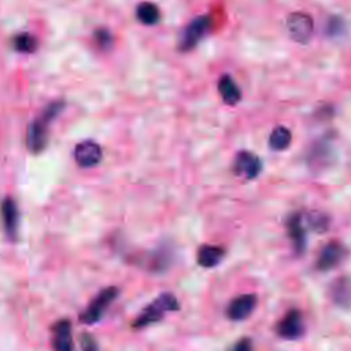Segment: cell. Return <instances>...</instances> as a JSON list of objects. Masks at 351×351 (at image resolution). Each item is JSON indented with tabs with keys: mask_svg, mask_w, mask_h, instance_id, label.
I'll return each mask as SVG.
<instances>
[{
	"mask_svg": "<svg viewBox=\"0 0 351 351\" xmlns=\"http://www.w3.org/2000/svg\"><path fill=\"white\" fill-rule=\"evenodd\" d=\"M287 232L291 239L292 247L298 255H302L306 250V243H307V236H306V229L303 225L302 215L299 213H293L288 217L287 219Z\"/></svg>",
	"mask_w": 351,
	"mask_h": 351,
	"instance_id": "9a60e30c",
	"label": "cell"
},
{
	"mask_svg": "<svg viewBox=\"0 0 351 351\" xmlns=\"http://www.w3.org/2000/svg\"><path fill=\"white\" fill-rule=\"evenodd\" d=\"M0 215L3 222V229L5 236L10 240H15L18 236V228H19V210L16 206V202L7 196L0 203Z\"/></svg>",
	"mask_w": 351,
	"mask_h": 351,
	"instance_id": "9c48e42d",
	"label": "cell"
},
{
	"mask_svg": "<svg viewBox=\"0 0 351 351\" xmlns=\"http://www.w3.org/2000/svg\"><path fill=\"white\" fill-rule=\"evenodd\" d=\"M347 254L348 250L343 243L332 240L321 248L315 261V267L319 271H329L339 266L347 258Z\"/></svg>",
	"mask_w": 351,
	"mask_h": 351,
	"instance_id": "8992f818",
	"label": "cell"
},
{
	"mask_svg": "<svg viewBox=\"0 0 351 351\" xmlns=\"http://www.w3.org/2000/svg\"><path fill=\"white\" fill-rule=\"evenodd\" d=\"M12 45L18 52L32 53L37 47V41H36L34 36H32L29 33H19L18 36L14 37Z\"/></svg>",
	"mask_w": 351,
	"mask_h": 351,
	"instance_id": "44dd1931",
	"label": "cell"
},
{
	"mask_svg": "<svg viewBox=\"0 0 351 351\" xmlns=\"http://www.w3.org/2000/svg\"><path fill=\"white\" fill-rule=\"evenodd\" d=\"M308 225L315 230V232H325L329 226V219L325 214L322 213H311L307 217Z\"/></svg>",
	"mask_w": 351,
	"mask_h": 351,
	"instance_id": "603a6c76",
	"label": "cell"
},
{
	"mask_svg": "<svg viewBox=\"0 0 351 351\" xmlns=\"http://www.w3.org/2000/svg\"><path fill=\"white\" fill-rule=\"evenodd\" d=\"M330 300L340 308H351V277H337L328 289Z\"/></svg>",
	"mask_w": 351,
	"mask_h": 351,
	"instance_id": "2e32d148",
	"label": "cell"
},
{
	"mask_svg": "<svg viewBox=\"0 0 351 351\" xmlns=\"http://www.w3.org/2000/svg\"><path fill=\"white\" fill-rule=\"evenodd\" d=\"M287 30L289 37L299 44H307L314 32V21L311 15L304 11L291 12L287 18Z\"/></svg>",
	"mask_w": 351,
	"mask_h": 351,
	"instance_id": "5b68a950",
	"label": "cell"
},
{
	"mask_svg": "<svg viewBox=\"0 0 351 351\" xmlns=\"http://www.w3.org/2000/svg\"><path fill=\"white\" fill-rule=\"evenodd\" d=\"M136 16L140 23L152 26L159 22L160 12H159V8L156 4L151 3V1H143L136 8Z\"/></svg>",
	"mask_w": 351,
	"mask_h": 351,
	"instance_id": "d6986e66",
	"label": "cell"
},
{
	"mask_svg": "<svg viewBox=\"0 0 351 351\" xmlns=\"http://www.w3.org/2000/svg\"><path fill=\"white\" fill-rule=\"evenodd\" d=\"M256 303L258 299L254 293H241L229 302L226 315L232 321H243L254 313Z\"/></svg>",
	"mask_w": 351,
	"mask_h": 351,
	"instance_id": "30bf717a",
	"label": "cell"
},
{
	"mask_svg": "<svg viewBox=\"0 0 351 351\" xmlns=\"http://www.w3.org/2000/svg\"><path fill=\"white\" fill-rule=\"evenodd\" d=\"M95 38H96L97 45H100V47H103V48H108V47L111 45V41H112L111 33H110L108 30H106V29H99V30H96Z\"/></svg>",
	"mask_w": 351,
	"mask_h": 351,
	"instance_id": "d4e9b609",
	"label": "cell"
},
{
	"mask_svg": "<svg viewBox=\"0 0 351 351\" xmlns=\"http://www.w3.org/2000/svg\"><path fill=\"white\" fill-rule=\"evenodd\" d=\"M233 173L247 180L256 178L262 171V160L250 151H240L233 160Z\"/></svg>",
	"mask_w": 351,
	"mask_h": 351,
	"instance_id": "ba28073f",
	"label": "cell"
},
{
	"mask_svg": "<svg viewBox=\"0 0 351 351\" xmlns=\"http://www.w3.org/2000/svg\"><path fill=\"white\" fill-rule=\"evenodd\" d=\"M80 343H81L82 351H99L97 341L90 333H82Z\"/></svg>",
	"mask_w": 351,
	"mask_h": 351,
	"instance_id": "cb8c5ba5",
	"label": "cell"
},
{
	"mask_svg": "<svg viewBox=\"0 0 351 351\" xmlns=\"http://www.w3.org/2000/svg\"><path fill=\"white\" fill-rule=\"evenodd\" d=\"M51 346L53 351H74L71 322L67 318L59 319L51 329Z\"/></svg>",
	"mask_w": 351,
	"mask_h": 351,
	"instance_id": "8fae6325",
	"label": "cell"
},
{
	"mask_svg": "<svg viewBox=\"0 0 351 351\" xmlns=\"http://www.w3.org/2000/svg\"><path fill=\"white\" fill-rule=\"evenodd\" d=\"M171 258V250L167 245H162L155 251H151L147 255L138 258V265L144 266L152 273H162L170 266Z\"/></svg>",
	"mask_w": 351,
	"mask_h": 351,
	"instance_id": "5bb4252c",
	"label": "cell"
},
{
	"mask_svg": "<svg viewBox=\"0 0 351 351\" xmlns=\"http://www.w3.org/2000/svg\"><path fill=\"white\" fill-rule=\"evenodd\" d=\"M218 92L222 100L229 106H236L241 100V90L233 78L228 74L222 75L218 81Z\"/></svg>",
	"mask_w": 351,
	"mask_h": 351,
	"instance_id": "ac0fdd59",
	"label": "cell"
},
{
	"mask_svg": "<svg viewBox=\"0 0 351 351\" xmlns=\"http://www.w3.org/2000/svg\"><path fill=\"white\" fill-rule=\"evenodd\" d=\"M332 160H333V147L326 138H322L313 144L307 155V163L311 170L319 171L328 167L332 163Z\"/></svg>",
	"mask_w": 351,
	"mask_h": 351,
	"instance_id": "4fadbf2b",
	"label": "cell"
},
{
	"mask_svg": "<svg viewBox=\"0 0 351 351\" xmlns=\"http://www.w3.org/2000/svg\"><path fill=\"white\" fill-rule=\"evenodd\" d=\"M103 156L100 145L93 140H84L74 148V159L80 167H95Z\"/></svg>",
	"mask_w": 351,
	"mask_h": 351,
	"instance_id": "7c38bea8",
	"label": "cell"
},
{
	"mask_svg": "<svg viewBox=\"0 0 351 351\" xmlns=\"http://www.w3.org/2000/svg\"><path fill=\"white\" fill-rule=\"evenodd\" d=\"M230 351H254V343L250 337H243L233 344Z\"/></svg>",
	"mask_w": 351,
	"mask_h": 351,
	"instance_id": "484cf974",
	"label": "cell"
},
{
	"mask_svg": "<svg viewBox=\"0 0 351 351\" xmlns=\"http://www.w3.org/2000/svg\"><path fill=\"white\" fill-rule=\"evenodd\" d=\"M180 310V303L177 298L170 292H163L156 296L149 304H147L140 314L133 321L132 326L136 329H143L154 325L165 318L166 314Z\"/></svg>",
	"mask_w": 351,
	"mask_h": 351,
	"instance_id": "7a4b0ae2",
	"label": "cell"
},
{
	"mask_svg": "<svg viewBox=\"0 0 351 351\" xmlns=\"http://www.w3.org/2000/svg\"><path fill=\"white\" fill-rule=\"evenodd\" d=\"M211 29V18L208 15H199L193 18L184 29L180 38V49L189 52L207 36Z\"/></svg>",
	"mask_w": 351,
	"mask_h": 351,
	"instance_id": "277c9868",
	"label": "cell"
},
{
	"mask_svg": "<svg viewBox=\"0 0 351 351\" xmlns=\"http://www.w3.org/2000/svg\"><path fill=\"white\" fill-rule=\"evenodd\" d=\"M223 256H225V250L221 245L204 244L199 248L196 259H197L199 266H202L204 269H211V267H215L217 265H219L222 262Z\"/></svg>",
	"mask_w": 351,
	"mask_h": 351,
	"instance_id": "e0dca14e",
	"label": "cell"
},
{
	"mask_svg": "<svg viewBox=\"0 0 351 351\" xmlns=\"http://www.w3.org/2000/svg\"><path fill=\"white\" fill-rule=\"evenodd\" d=\"M63 107L64 103L60 100L49 103L44 108L43 114L29 125L26 133V145L32 154H40L45 149L48 143V126L62 112Z\"/></svg>",
	"mask_w": 351,
	"mask_h": 351,
	"instance_id": "6da1fadb",
	"label": "cell"
},
{
	"mask_svg": "<svg viewBox=\"0 0 351 351\" xmlns=\"http://www.w3.org/2000/svg\"><path fill=\"white\" fill-rule=\"evenodd\" d=\"M303 314L298 308H291L277 322L276 333L284 340H298L304 335Z\"/></svg>",
	"mask_w": 351,
	"mask_h": 351,
	"instance_id": "52a82bcc",
	"label": "cell"
},
{
	"mask_svg": "<svg viewBox=\"0 0 351 351\" xmlns=\"http://www.w3.org/2000/svg\"><path fill=\"white\" fill-rule=\"evenodd\" d=\"M292 141V133L285 126H277L271 130L269 136V145L274 151H284L289 147Z\"/></svg>",
	"mask_w": 351,
	"mask_h": 351,
	"instance_id": "ffe728a7",
	"label": "cell"
},
{
	"mask_svg": "<svg viewBox=\"0 0 351 351\" xmlns=\"http://www.w3.org/2000/svg\"><path fill=\"white\" fill-rule=\"evenodd\" d=\"M118 295H119V289L117 287H107V288L101 289L92 299L89 306L81 313L80 321L85 325H93V324L99 322L104 317L107 308L118 298Z\"/></svg>",
	"mask_w": 351,
	"mask_h": 351,
	"instance_id": "3957f363",
	"label": "cell"
},
{
	"mask_svg": "<svg viewBox=\"0 0 351 351\" xmlns=\"http://www.w3.org/2000/svg\"><path fill=\"white\" fill-rule=\"evenodd\" d=\"M326 34L329 37H339L346 33V22L339 15H332L326 22Z\"/></svg>",
	"mask_w": 351,
	"mask_h": 351,
	"instance_id": "7402d4cb",
	"label": "cell"
}]
</instances>
